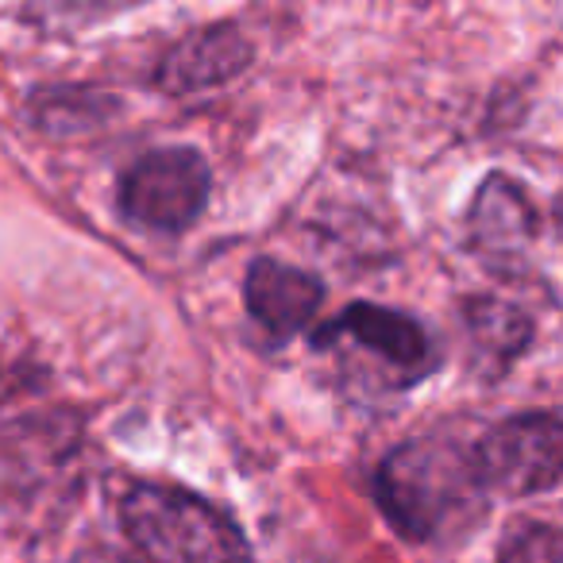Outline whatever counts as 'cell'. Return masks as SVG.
Wrapping results in <instances>:
<instances>
[{"mask_svg":"<svg viewBox=\"0 0 563 563\" xmlns=\"http://www.w3.org/2000/svg\"><path fill=\"white\" fill-rule=\"evenodd\" d=\"M475 455L444 440H413L383 460L375 498L386 521L409 540H440L483 514Z\"/></svg>","mask_w":563,"mask_h":563,"instance_id":"cell-1","label":"cell"},{"mask_svg":"<svg viewBox=\"0 0 563 563\" xmlns=\"http://www.w3.org/2000/svg\"><path fill=\"white\" fill-rule=\"evenodd\" d=\"M120 525L147 563H251L240 525L178 486H132L120 501Z\"/></svg>","mask_w":563,"mask_h":563,"instance_id":"cell-2","label":"cell"},{"mask_svg":"<svg viewBox=\"0 0 563 563\" xmlns=\"http://www.w3.org/2000/svg\"><path fill=\"white\" fill-rule=\"evenodd\" d=\"M212 174L197 151L163 147L147 151L120 178V209L143 228L181 232L201 217L209 201Z\"/></svg>","mask_w":563,"mask_h":563,"instance_id":"cell-3","label":"cell"},{"mask_svg":"<svg viewBox=\"0 0 563 563\" xmlns=\"http://www.w3.org/2000/svg\"><path fill=\"white\" fill-rule=\"evenodd\" d=\"M475 471L486 490L525 498L563 478V421L552 413H521L490 429L475 448Z\"/></svg>","mask_w":563,"mask_h":563,"instance_id":"cell-4","label":"cell"},{"mask_svg":"<svg viewBox=\"0 0 563 563\" xmlns=\"http://www.w3.org/2000/svg\"><path fill=\"white\" fill-rule=\"evenodd\" d=\"M344 340H352L355 347L375 355L378 371H386L394 386L421 383V378L437 367V347H432L429 332H424L413 317L398 313V309L355 301L336 321H329L317 332V347L344 344Z\"/></svg>","mask_w":563,"mask_h":563,"instance_id":"cell-5","label":"cell"},{"mask_svg":"<svg viewBox=\"0 0 563 563\" xmlns=\"http://www.w3.org/2000/svg\"><path fill=\"white\" fill-rule=\"evenodd\" d=\"M243 301L258 329L286 340L301 332L317 317L324 301V286L317 274L301 266L278 263V258H255L243 282Z\"/></svg>","mask_w":563,"mask_h":563,"instance_id":"cell-6","label":"cell"},{"mask_svg":"<svg viewBox=\"0 0 563 563\" xmlns=\"http://www.w3.org/2000/svg\"><path fill=\"white\" fill-rule=\"evenodd\" d=\"M251 51L240 32L232 27H205L194 32L163 58L158 66V86L166 93H194V89L217 86L247 66Z\"/></svg>","mask_w":563,"mask_h":563,"instance_id":"cell-7","label":"cell"},{"mask_svg":"<svg viewBox=\"0 0 563 563\" xmlns=\"http://www.w3.org/2000/svg\"><path fill=\"white\" fill-rule=\"evenodd\" d=\"M475 232L483 240L506 243L509 235L529 232V205L506 178H490L475 201Z\"/></svg>","mask_w":563,"mask_h":563,"instance_id":"cell-8","label":"cell"},{"mask_svg":"<svg viewBox=\"0 0 563 563\" xmlns=\"http://www.w3.org/2000/svg\"><path fill=\"white\" fill-rule=\"evenodd\" d=\"M498 563H563V529L529 525L501 544Z\"/></svg>","mask_w":563,"mask_h":563,"instance_id":"cell-9","label":"cell"},{"mask_svg":"<svg viewBox=\"0 0 563 563\" xmlns=\"http://www.w3.org/2000/svg\"><path fill=\"white\" fill-rule=\"evenodd\" d=\"M81 563H140L132 555H120V552H109V548H97V552L81 555Z\"/></svg>","mask_w":563,"mask_h":563,"instance_id":"cell-10","label":"cell"}]
</instances>
